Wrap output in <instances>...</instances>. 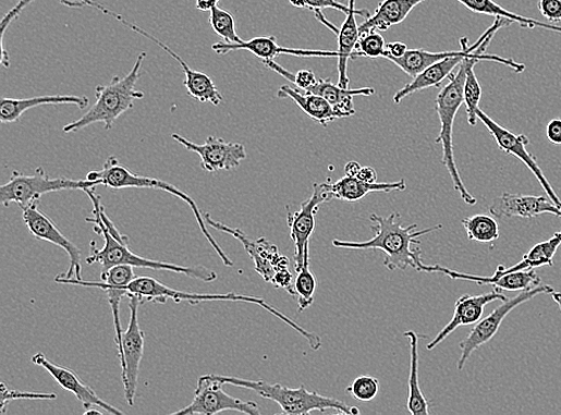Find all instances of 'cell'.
Masks as SVG:
<instances>
[{
    "mask_svg": "<svg viewBox=\"0 0 561 415\" xmlns=\"http://www.w3.org/2000/svg\"><path fill=\"white\" fill-rule=\"evenodd\" d=\"M496 33L497 32H493L487 36V39L480 46L477 54L467 57L462 61L458 71L449 77V83L443 89H441V91H439L436 99V111L439 117V121H441V132H439L436 143H441L443 145L442 163L447 168L451 181H453V186L455 191L459 192L461 199L471 206L477 204L478 200L473 197L466 188L465 183L462 181L455 162L453 146L454 122L460 107L462 103H465V97H463V94H465V83L468 69L471 65L478 64L479 61L483 60L496 61V63L507 65L519 73L526 69V66L516 63V61L512 59L486 54L487 47H489Z\"/></svg>",
    "mask_w": 561,
    "mask_h": 415,
    "instance_id": "6da1fadb",
    "label": "cell"
},
{
    "mask_svg": "<svg viewBox=\"0 0 561 415\" xmlns=\"http://www.w3.org/2000/svg\"><path fill=\"white\" fill-rule=\"evenodd\" d=\"M400 213L394 212L388 217L370 215L375 236L369 241L351 242L334 240L333 246L339 249L352 251H382L386 255L385 267L388 271H405L408 267L417 272H425L423 251L414 249L413 244H420L418 237L435 233L443 228L438 224L428 229L417 230V224L402 227L399 222Z\"/></svg>",
    "mask_w": 561,
    "mask_h": 415,
    "instance_id": "7a4b0ae2",
    "label": "cell"
},
{
    "mask_svg": "<svg viewBox=\"0 0 561 415\" xmlns=\"http://www.w3.org/2000/svg\"><path fill=\"white\" fill-rule=\"evenodd\" d=\"M89 195L94 205V217L87 218V222L95 224V233L103 237L105 246L102 249L95 248L92 242V254L87 259L89 265L100 264L102 267L101 276H105L115 266H132L136 268H148L155 271H168L185 274L193 279L202 280L205 283H212L218 278L217 273L205 266H181L172 263L155 261L144 258L130 249L127 236L120 233L118 228L109 229L106 227L100 213L101 198L94 188L84 191Z\"/></svg>",
    "mask_w": 561,
    "mask_h": 415,
    "instance_id": "3957f363",
    "label": "cell"
},
{
    "mask_svg": "<svg viewBox=\"0 0 561 415\" xmlns=\"http://www.w3.org/2000/svg\"><path fill=\"white\" fill-rule=\"evenodd\" d=\"M125 289L127 291L129 297H137L142 303H167V301L172 300L176 303L188 302L192 305L214 301L245 302L260 305V307H263L265 310L278 317L279 320H282L290 327L294 328L297 333H300L308 341L312 350L317 351L322 346V340L319 335L308 332L307 329H304L295 321L289 319L286 315L272 307V305L268 304L264 298L237 295L235 292H229V294L222 295L192 294V292L170 289L169 286L158 282L157 279L151 277H136L126 285Z\"/></svg>",
    "mask_w": 561,
    "mask_h": 415,
    "instance_id": "277c9868",
    "label": "cell"
},
{
    "mask_svg": "<svg viewBox=\"0 0 561 415\" xmlns=\"http://www.w3.org/2000/svg\"><path fill=\"white\" fill-rule=\"evenodd\" d=\"M146 57H148L146 53H141L136 64L124 78L114 77L111 83L99 85L95 91L94 106L78 120L65 125L63 131L65 133L77 132L97 124V122H102L106 130H111L117 119L130 111L134 101L144 97V93L137 90L136 85L141 78V70Z\"/></svg>",
    "mask_w": 561,
    "mask_h": 415,
    "instance_id": "5b68a950",
    "label": "cell"
},
{
    "mask_svg": "<svg viewBox=\"0 0 561 415\" xmlns=\"http://www.w3.org/2000/svg\"><path fill=\"white\" fill-rule=\"evenodd\" d=\"M224 385L236 386L253 390L261 398L275 401L283 414L304 415L314 411L326 412L334 410L341 414L357 415L361 411L351 407L344 401L309 392L306 387L289 388L282 385H271L265 381H251L246 378L216 375Z\"/></svg>",
    "mask_w": 561,
    "mask_h": 415,
    "instance_id": "8992f818",
    "label": "cell"
},
{
    "mask_svg": "<svg viewBox=\"0 0 561 415\" xmlns=\"http://www.w3.org/2000/svg\"><path fill=\"white\" fill-rule=\"evenodd\" d=\"M87 179L93 181L101 180L103 186L113 190L151 188L168 192L169 194L174 195V197L185 202L191 207L195 219H197L203 235L207 241H209L212 248L218 254L219 258H221L223 264L227 267L234 266L233 260L229 258L225 252L212 237L210 231L207 230L204 216L202 215L197 203H195L188 194L172 185V183L160 179L133 174L125 166L121 164L114 156H109L108 160L103 164V168L101 170H97V172L96 170L95 172H90Z\"/></svg>",
    "mask_w": 561,
    "mask_h": 415,
    "instance_id": "52a82bcc",
    "label": "cell"
},
{
    "mask_svg": "<svg viewBox=\"0 0 561 415\" xmlns=\"http://www.w3.org/2000/svg\"><path fill=\"white\" fill-rule=\"evenodd\" d=\"M204 219L206 224L235 237L243 244L254 263L255 271L264 278L265 282L286 290L291 296H296L289 260L279 253L273 243L266 239L251 240L242 230L215 221L210 213H205Z\"/></svg>",
    "mask_w": 561,
    "mask_h": 415,
    "instance_id": "ba28073f",
    "label": "cell"
},
{
    "mask_svg": "<svg viewBox=\"0 0 561 415\" xmlns=\"http://www.w3.org/2000/svg\"><path fill=\"white\" fill-rule=\"evenodd\" d=\"M101 180H70L65 178L51 179L45 173L44 168L35 170L34 175H24L20 172L12 173L5 185L0 187V199L8 206L17 204L21 209H27L33 205H39L42 195L59 191H87L101 186Z\"/></svg>",
    "mask_w": 561,
    "mask_h": 415,
    "instance_id": "9c48e42d",
    "label": "cell"
},
{
    "mask_svg": "<svg viewBox=\"0 0 561 415\" xmlns=\"http://www.w3.org/2000/svg\"><path fill=\"white\" fill-rule=\"evenodd\" d=\"M554 289L550 285H540L530 290L521 291L514 298L503 301L490 315L485 319L475 324L469 334L460 344L461 356L458 361V370L462 371L466 363L475 351L489 343L498 333L500 326L507 319V316L521 304L529 302L536 296L544 294H553Z\"/></svg>",
    "mask_w": 561,
    "mask_h": 415,
    "instance_id": "30bf717a",
    "label": "cell"
},
{
    "mask_svg": "<svg viewBox=\"0 0 561 415\" xmlns=\"http://www.w3.org/2000/svg\"><path fill=\"white\" fill-rule=\"evenodd\" d=\"M82 3L84 7L94 8L101 11L102 14L107 16H111L114 20H118L120 23H123L125 27L144 36V38L151 40L158 47L162 48V50L170 57L174 58L180 64L182 71L185 73L186 80L184 84L188 95L193 97L194 100H197L202 103H211L214 106H219L223 102V95L217 89L214 81L207 76L206 73L191 69L184 59H182L168 45L161 40H158L156 36L142 29L137 26L136 23L129 22L126 19L118 14V12L108 9L100 3L94 2V0H82Z\"/></svg>",
    "mask_w": 561,
    "mask_h": 415,
    "instance_id": "8fae6325",
    "label": "cell"
},
{
    "mask_svg": "<svg viewBox=\"0 0 561 415\" xmlns=\"http://www.w3.org/2000/svg\"><path fill=\"white\" fill-rule=\"evenodd\" d=\"M333 199L331 182H316L310 198L300 205V210L296 213L288 211L290 237L295 244L296 271L310 265L309 242L315 230V216L322 204Z\"/></svg>",
    "mask_w": 561,
    "mask_h": 415,
    "instance_id": "7c38bea8",
    "label": "cell"
},
{
    "mask_svg": "<svg viewBox=\"0 0 561 415\" xmlns=\"http://www.w3.org/2000/svg\"><path fill=\"white\" fill-rule=\"evenodd\" d=\"M510 24H512V22L508 19L496 17V21L492 24V26L489 29H487L485 34L481 36V38L473 46H469L467 38H462L460 40L461 52L459 54L448 57L441 61H438V63L429 66L428 69H425L420 73V75L414 77L413 81L408 83L405 88H402L395 94L394 102L398 105L402 100H405L407 96L414 93H418L432 87H439V85H441V83L446 78H449L451 75H453L455 70L459 69V66L461 65L462 61L465 60V58L477 54L480 46L487 39V36H489L493 32H498L499 29L510 26Z\"/></svg>",
    "mask_w": 561,
    "mask_h": 415,
    "instance_id": "4fadbf2b",
    "label": "cell"
},
{
    "mask_svg": "<svg viewBox=\"0 0 561 415\" xmlns=\"http://www.w3.org/2000/svg\"><path fill=\"white\" fill-rule=\"evenodd\" d=\"M225 385L219 381L216 375H204L198 380L194 399L191 405L179 410L173 414L192 415H215L225 411H235L249 415H259L261 411L254 401H243L230 396L224 392Z\"/></svg>",
    "mask_w": 561,
    "mask_h": 415,
    "instance_id": "5bb4252c",
    "label": "cell"
},
{
    "mask_svg": "<svg viewBox=\"0 0 561 415\" xmlns=\"http://www.w3.org/2000/svg\"><path fill=\"white\" fill-rule=\"evenodd\" d=\"M142 302L137 297H130V322L121 340L119 358L123 369L125 398L130 406L136 399L141 364L144 355L145 333L139 326L138 309Z\"/></svg>",
    "mask_w": 561,
    "mask_h": 415,
    "instance_id": "9a60e30c",
    "label": "cell"
},
{
    "mask_svg": "<svg viewBox=\"0 0 561 415\" xmlns=\"http://www.w3.org/2000/svg\"><path fill=\"white\" fill-rule=\"evenodd\" d=\"M172 138L186 150L197 154L207 173L236 169L247 158L246 146L241 143H229L211 136L204 144H195L178 133H173Z\"/></svg>",
    "mask_w": 561,
    "mask_h": 415,
    "instance_id": "2e32d148",
    "label": "cell"
},
{
    "mask_svg": "<svg viewBox=\"0 0 561 415\" xmlns=\"http://www.w3.org/2000/svg\"><path fill=\"white\" fill-rule=\"evenodd\" d=\"M477 115L487 130L492 134L498 148L508 155L517 157L521 162L526 164L534 176L540 182V185L548 195V198L556 203L561 209V200L558 198L551 183L548 182L544 175L542 169L538 162H536V158L527 149L529 139L526 134H515L508 129L500 126L498 122L484 113L480 108L478 109Z\"/></svg>",
    "mask_w": 561,
    "mask_h": 415,
    "instance_id": "e0dca14e",
    "label": "cell"
},
{
    "mask_svg": "<svg viewBox=\"0 0 561 415\" xmlns=\"http://www.w3.org/2000/svg\"><path fill=\"white\" fill-rule=\"evenodd\" d=\"M23 221L24 224L31 231V234L40 241H47L53 243L54 246L62 248L68 255L70 259L69 270L65 274V278L82 279V256L81 249L76 246L75 243L70 241L63 233L60 231L52 219L46 216L44 212L39 210V205H33L27 207V209H23Z\"/></svg>",
    "mask_w": 561,
    "mask_h": 415,
    "instance_id": "ac0fdd59",
    "label": "cell"
},
{
    "mask_svg": "<svg viewBox=\"0 0 561 415\" xmlns=\"http://www.w3.org/2000/svg\"><path fill=\"white\" fill-rule=\"evenodd\" d=\"M32 362L35 365L41 366V368L54 378L60 387L75 395L82 402L84 412L97 407L109 414H124L123 411L107 404L106 401L100 399L88 385H85L81 380L75 371L65 368V366L52 363L44 353H36Z\"/></svg>",
    "mask_w": 561,
    "mask_h": 415,
    "instance_id": "d6986e66",
    "label": "cell"
},
{
    "mask_svg": "<svg viewBox=\"0 0 561 415\" xmlns=\"http://www.w3.org/2000/svg\"><path fill=\"white\" fill-rule=\"evenodd\" d=\"M215 53L224 56L230 52L247 51L264 61L275 60L278 56L288 54L304 58H338L339 53L332 51L298 50V48H288L279 46L275 36H260L249 41L239 44L217 42L212 46Z\"/></svg>",
    "mask_w": 561,
    "mask_h": 415,
    "instance_id": "ffe728a7",
    "label": "cell"
},
{
    "mask_svg": "<svg viewBox=\"0 0 561 415\" xmlns=\"http://www.w3.org/2000/svg\"><path fill=\"white\" fill-rule=\"evenodd\" d=\"M490 213L498 218H535L541 215H554L561 218L560 207L550 198L534 195L503 193L490 206Z\"/></svg>",
    "mask_w": 561,
    "mask_h": 415,
    "instance_id": "44dd1931",
    "label": "cell"
},
{
    "mask_svg": "<svg viewBox=\"0 0 561 415\" xmlns=\"http://www.w3.org/2000/svg\"><path fill=\"white\" fill-rule=\"evenodd\" d=\"M508 297L502 294V291L493 290L487 294L479 296L465 295L460 297L455 303V312L453 319L442 329L441 332L428 344V350L431 351L437 347L456 329L461 326H471L479 322L487 304L495 301H507Z\"/></svg>",
    "mask_w": 561,
    "mask_h": 415,
    "instance_id": "7402d4cb",
    "label": "cell"
},
{
    "mask_svg": "<svg viewBox=\"0 0 561 415\" xmlns=\"http://www.w3.org/2000/svg\"><path fill=\"white\" fill-rule=\"evenodd\" d=\"M73 105L80 109H87L89 106L88 96L75 95H45L31 97V99H2L0 101V121L2 124H12L29 111V109L41 106Z\"/></svg>",
    "mask_w": 561,
    "mask_h": 415,
    "instance_id": "603a6c76",
    "label": "cell"
},
{
    "mask_svg": "<svg viewBox=\"0 0 561 415\" xmlns=\"http://www.w3.org/2000/svg\"><path fill=\"white\" fill-rule=\"evenodd\" d=\"M349 11L343 26L339 29V48H338V71H339V87L349 88V76H347V61L355 52L356 46L361 38L359 27L357 26L356 15L365 19H369L370 14L368 10H357L356 0H349Z\"/></svg>",
    "mask_w": 561,
    "mask_h": 415,
    "instance_id": "cb8c5ba5",
    "label": "cell"
},
{
    "mask_svg": "<svg viewBox=\"0 0 561 415\" xmlns=\"http://www.w3.org/2000/svg\"><path fill=\"white\" fill-rule=\"evenodd\" d=\"M277 96L279 99H290L294 101L304 113L314 121L319 122L324 127H326L329 122L344 118L320 95L292 88L290 85H283V87L278 90Z\"/></svg>",
    "mask_w": 561,
    "mask_h": 415,
    "instance_id": "d4e9b609",
    "label": "cell"
},
{
    "mask_svg": "<svg viewBox=\"0 0 561 415\" xmlns=\"http://www.w3.org/2000/svg\"><path fill=\"white\" fill-rule=\"evenodd\" d=\"M425 0H383L375 11V14L367 19L359 26V33L385 32L390 27L405 21L410 12L424 3Z\"/></svg>",
    "mask_w": 561,
    "mask_h": 415,
    "instance_id": "484cf974",
    "label": "cell"
},
{
    "mask_svg": "<svg viewBox=\"0 0 561 415\" xmlns=\"http://www.w3.org/2000/svg\"><path fill=\"white\" fill-rule=\"evenodd\" d=\"M333 198L343 202H358L371 192L405 191L406 181L401 179L395 182H367L357 176L346 175L331 183Z\"/></svg>",
    "mask_w": 561,
    "mask_h": 415,
    "instance_id": "4316f807",
    "label": "cell"
},
{
    "mask_svg": "<svg viewBox=\"0 0 561 415\" xmlns=\"http://www.w3.org/2000/svg\"><path fill=\"white\" fill-rule=\"evenodd\" d=\"M307 93L325 97L337 112L347 118L356 114L355 106H353V97L371 96L375 94V90L373 88L345 89L329 80H319Z\"/></svg>",
    "mask_w": 561,
    "mask_h": 415,
    "instance_id": "83f0119b",
    "label": "cell"
},
{
    "mask_svg": "<svg viewBox=\"0 0 561 415\" xmlns=\"http://www.w3.org/2000/svg\"><path fill=\"white\" fill-rule=\"evenodd\" d=\"M410 339L411 364L407 410L413 415H429L430 402L426 400L419 383V335L414 331L404 333Z\"/></svg>",
    "mask_w": 561,
    "mask_h": 415,
    "instance_id": "f1b7e54d",
    "label": "cell"
},
{
    "mask_svg": "<svg viewBox=\"0 0 561 415\" xmlns=\"http://www.w3.org/2000/svg\"><path fill=\"white\" fill-rule=\"evenodd\" d=\"M560 244L561 231H559V233H557L552 239L536 244V246L523 256V259L519 264L509 268L498 266L493 276L498 277L504 273L530 270V268H538L541 266H553L554 255Z\"/></svg>",
    "mask_w": 561,
    "mask_h": 415,
    "instance_id": "f546056e",
    "label": "cell"
},
{
    "mask_svg": "<svg viewBox=\"0 0 561 415\" xmlns=\"http://www.w3.org/2000/svg\"><path fill=\"white\" fill-rule=\"evenodd\" d=\"M462 225L472 241L491 243L499 239V225L493 216L474 215L463 219Z\"/></svg>",
    "mask_w": 561,
    "mask_h": 415,
    "instance_id": "4dcf8cb0",
    "label": "cell"
},
{
    "mask_svg": "<svg viewBox=\"0 0 561 415\" xmlns=\"http://www.w3.org/2000/svg\"><path fill=\"white\" fill-rule=\"evenodd\" d=\"M296 273L295 295L297 296L298 312L302 313L310 308L314 303L316 278L310 271V265L302 267Z\"/></svg>",
    "mask_w": 561,
    "mask_h": 415,
    "instance_id": "1f68e13d",
    "label": "cell"
},
{
    "mask_svg": "<svg viewBox=\"0 0 561 415\" xmlns=\"http://www.w3.org/2000/svg\"><path fill=\"white\" fill-rule=\"evenodd\" d=\"M210 12L211 27L224 42L239 44L243 41L237 35L235 19L229 11L216 7Z\"/></svg>",
    "mask_w": 561,
    "mask_h": 415,
    "instance_id": "d6a6232c",
    "label": "cell"
},
{
    "mask_svg": "<svg viewBox=\"0 0 561 415\" xmlns=\"http://www.w3.org/2000/svg\"><path fill=\"white\" fill-rule=\"evenodd\" d=\"M477 64L471 65L467 72V78L465 83V94H463V97H465V105L467 108V115H468V124L471 126H477L478 122V109L480 108V100H481V87L480 83L478 81L477 75H475L474 68Z\"/></svg>",
    "mask_w": 561,
    "mask_h": 415,
    "instance_id": "836d02e7",
    "label": "cell"
},
{
    "mask_svg": "<svg viewBox=\"0 0 561 415\" xmlns=\"http://www.w3.org/2000/svg\"><path fill=\"white\" fill-rule=\"evenodd\" d=\"M463 7H466L477 14L489 15L493 17H503L510 20L512 23L520 24L522 16L510 12L503 7L495 3L493 0H458Z\"/></svg>",
    "mask_w": 561,
    "mask_h": 415,
    "instance_id": "e575fe53",
    "label": "cell"
},
{
    "mask_svg": "<svg viewBox=\"0 0 561 415\" xmlns=\"http://www.w3.org/2000/svg\"><path fill=\"white\" fill-rule=\"evenodd\" d=\"M386 41L383 36L378 32H369L361 35L355 52L352 59L356 57L383 58L386 52Z\"/></svg>",
    "mask_w": 561,
    "mask_h": 415,
    "instance_id": "d590c367",
    "label": "cell"
},
{
    "mask_svg": "<svg viewBox=\"0 0 561 415\" xmlns=\"http://www.w3.org/2000/svg\"><path fill=\"white\" fill-rule=\"evenodd\" d=\"M380 392V381L370 375H362L346 389V393L358 401L368 402L374 400Z\"/></svg>",
    "mask_w": 561,
    "mask_h": 415,
    "instance_id": "8d00e7d4",
    "label": "cell"
},
{
    "mask_svg": "<svg viewBox=\"0 0 561 415\" xmlns=\"http://www.w3.org/2000/svg\"><path fill=\"white\" fill-rule=\"evenodd\" d=\"M56 394L21 392V390L9 389L7 385H0V412L5 413L9 402L14 400H54Z\"/></svg>",
    "mask_w": 561,
    "mask_h": 415,
    "instance_id": "74e56055",
    "label": "cell"
},
{
    "mask_svg": "<svg viewBox=\"0 0 561 415\" xmlns=\"http://www.w3.org/2000/svg\"><path fill=\"white\" fill-rule=\"evenodd\" d=\"M33 2H35V0H19V3L8 12V14L2 20V23H0V33H2V39H0V44H4L7 28L10 26L12 21L16 20L20 16L21 12L28 5H31ZM59 2L60 4H63L72 9L83 8L82 3H80L78 0H59Z\"/></svg>",
    "mask_w": 561,
    "mask_h": 415,
    "instance_id": "f35d334b",
    "label": "cell"
},
{
    "mask_svg": "<svg viewBox=\"0 0 561 415\" xmlns=\"http://www.w3.org/2000/svg\"><path fill=\"white\" fill-rule=\"evenodd\" d=\"M291 5L302 9H310L315 12L324 9H334L347 14L349 7L337 2V0H289Z\"/></svg>",
    "mask_w": 561,
    "mask_h": 415,
    "instance_id": "ab89813d",
    "label": "cell"
},
{
    "mask_svg": "<svg viewBox=\"0 0 561 415\" xmlns=\"http://www.w3.org/2000/svg\"><path fill=\"white\" fill-rule=\"evenodd\" d=\"M538 8L548 22H561V0H539Z\"/></svg>",
    "mask_w": 561,
    "mask_h": 415,
    "instance_id": "60d3db41",
    "label": "cell"
},
{
    "mask_svg": "<svg viewBox=\"0 0 561 415\" xmlns=\"http://www.w3.org/2000/svg\"><path fill=\"white\" fill-rule=\"evenodd\" d=\"M546 134L548 141L553 144L561 145V119H553L548 122Z\"/></svg>",
    "mask_w": 561,
    "mask_h": 415,
    "instance_id": "b9f144b4",
    "label": "cell"
},
{
    "mask_svg": "<svg viewBox=\"0 0 561 415\" xmlns=\"http://www.w3.org/2000/svg\"><path fill=\"white\" fill-rule=\"evenodd\" d=\"M408 51V48L405 44L402 42H393L386 45V52L383 54V58L390 59V58H401L406 54Z\"/></svg>",
    "mask_w": 561,
    "mask_h": 415,
    "instance_id": "7bdbcfd3",
    "label": "cell"
},
{
    "mask_svg": "<svg viewBox=\"0 0 561 415\" xmlns=\"http://www.w3.org/2000/svg\"><path fill=\"white\" fill-rule=\"evenodd\" d=\"M357 178L364 180V181H367V182H376V179H377V174L375 172V170L370 167H362L358 174H357Z\"/></svg>",
    "mask_w": 561,
    "mask_h": 415,
    "instance_id": "ee69618b",
    "label": "cell"
},
{
    "mask_svg": "<svg viewBox=\"0 0 561 415\" xmlns=\"http://www.w3.org/2000/svg\"><path fill=\"white\" fill-rule=\"evenodd\" d=\"M218 3L219 0H195V7L200 11H211Z\"/></svg>",
    "mask_w": 561,
    "mask_h": 415,
    "instance_id": "f6af8a7d",
    "label": "cell"
},
{
    "mask_svg": "<svg viewBox=\"0 0 561 415\" xmlns=\"http://www.w3.org/2000/svg\"><path fill=\"white\" fill-rule=\"evenodd\" d=\"M361 168H362V166L359 163H357V162H350V163H347L346 168H345L346 175L357 176Z\"/></svg>",
    "mask_w": 561,
    "mask_h": 415,
    "instance_id": "bcb514c9",
    "label": "cell"
},
{
    "mask_svg": "<svg viewBox=\"0 0 561 415\" xmlns=\"http://www.w3.org/2000/svg\"><path fill=\"white\" fill-rule=\"evenodd\" d=\"M552 297L556 301V303L558 304V307H559V309L561 312V292L554 291L553 294H552Z\"/></svg>",
    "mask_w": 561,
    "mask_h": 415,
    "instance_id": "7dc6e473",
    "label": "cell"
}]
</instances>
